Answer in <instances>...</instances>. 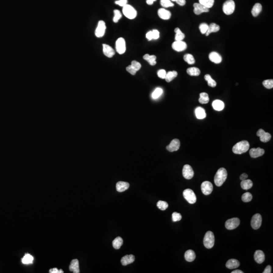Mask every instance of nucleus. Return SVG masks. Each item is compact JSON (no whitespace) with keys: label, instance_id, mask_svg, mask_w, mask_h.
<instances>
[{"label":"nucleus","instance_id":"nucleus-1","mask_svg":"<svg viewBox=\"0 0 273 273\" xmlns=\"http://www.w3.org/2000/svg\"><path fill=\"white\" fill-rule=\"evenodd\" d=\"M227 172L225 168H220L217 171L214 178V182L217 186H221L227 178Z\"/></svg>","mask_w":273,"mask_h":273},{"label":"nucleus","instance_id":"nucleus-2","mask_svg":"<svg viewBox=\"0 0 273 273\" xmlns=\"http://www.w3.org/2000/svg\"><path fill=\"white\" fill-rule=\"evenodd\" d=\"M250 143L248 141H241L233 146V152L236 154H241L248 151L250 148Z\"/></svg>","mask_w":273,"mask_h":273},{"label":"nucleus","instance_id":"nucleus-3","mask_svg":"<svg viewBox=\"0 0 273 273\" xmlns=\"http://www.w3.org/2000/svg\"><path fill=\"white\" fill-rule=\"evenodd\" d=\"M122 13L126 18L134 20L137 16L136 10L130 5L126 4L122 7Z\"/></svg>","mask_w":273,"mask_h":273},{"label":"nucleus","instance_id":"nucleus-4","mask_svg":"<svg viewBox=\"0 0 273 273\" xmlns=\"http://www.w3.org/2000/svg\"><path fill=\"white\" fill-rule=\"evenodd\" d=\"M214 236L212 232L208 231L205 235L204 239V244L206 248L210 249L212 248L214 244Z\"/></svg>","mask_w":273,"mask_h":273},{"label":"nucleus","instance_id":"nucleus-5","mask_svg":"<svg viewBox=\"0 0 273 273\" xmlns=\"http://www.w3.org/2000/svg\"><path fill=\"white\" fill-rule=\"evenodd\" d=\"M235 4L233 0H227L223 5V12L226 15H231L234 12Z\"/></svg>","mask_w":273,"mask_h":273},{"label":"nucleus","instance_id":"nucleus-6","mask_svg":"<svg viewBox=\"0 0 273 273\" xmlns=\"http://www.w3.org/2000/svg\"><path fill=\"white\" fill-rule=\"evenodd\" d=\"M184 198L190 204H194L196 202L197 198L193 190L190 189H187L183 192Z\"/></svg>","mask_w":273,"mask_h":273},{"label":"nucleus","instance_id":"nucleus-7","mask_svg":"<svg viewBox=\"0 0 273 273\" xmlns=\"http://www.w3.org/2000/svg\"><path fill=\"white\" fill-rule=\"evenodd\" d=\"M115 48L116 52L119 54H123L126 51V41L123 37H119L115 43Z\"/></svg>","mask_w":273,"mask_h":273},{"label":"nucleus","instance_id":"nucleus-8","mask_svg":"<svg viewBox=\"0 0 273 273\" xmlns=\"http://www.w3.org/2000/svg\"><path fill=\"white\" fill-rule=\"evenodd\" d=\"M106 29V27L105 23L103 20L99 21L98 25L95 30V36L97 37H103L105 33Z\"/></svg>","mask_w":273,"mask_h":273},{"label":"nucleus","instance_id":"nucleus-9","mask_svg":"<svg viewBox=\"0 0 273 273\" xmlns=\"http://www.w3.org/2000/svg\"><path fill=\"white\" fill-rule=\"evenodd\" d=\"M262 223V217L259 214H257L252 217L251 221V226L254 230H257L261 227Z\"/></svg>","mask_w":273,"mask_h":273},{"label":"nucleus","instance_id":"nucleus-10","mask_svg":"<svg viewBox=\"0 0 273 273\" xmlns=\"http://www.w3.org/2000/svg\"><path fill=\"white\" fill-rule=\"evenodd\" d=\"M240 225V220L237 218H230L225 223V227L228 230H233L237 228Z\"/></svg>","mask_w":273,"mask_h":273},{"label":"nucleus","instance_id":"nucleus-11","mask_svg":"<svg viewBox=\"0 0 273 273\" xmlns=\"http://www.w3.org/2000/svg\"><path fill=\"white\" fill-rule=\"evenodd\" d=\"M194 172L193 168L190 165H184L183 169V177L187 180H190L193 178Z\"/></svg>","mask_w":273,"mask_h":273},{"label":"nucleus","instance_id":"nucleus-12","mask_svg":"<svg viewBox=\"0 0 273 273\" xmlns=\"http://www.w3.org/2000/svg\"><path fill=\"white\" fill-rule=\"evenodd\" d=\"M201 189L202 193L205 195L211 194L213 190V185L209 181H204L201 185Z\"/></svg>","mask_w":273,"mask_h":273},{"label":"nucleus","instance_id":"nucleus-13","mask_svg":"<svg viewBox=\"0 0 273 273\" xmlns=\"http://www.w3.org/2000/svg\"><path fill=\"white\" fill-rule=\"evenodd\" d=\"M172 49L177 52H182L187 49V45L185 42L183 41L174 42L172 44Z\"/></svg>","mask_w":273,"mask_h":273},{"label":"nucleus","instance_id":"nucleus-14","mask_svg":"<svg viewBox=\"0 0 273 273\" xmlns=\"http://www.w3.org/2000/svg\"><path fill=\"white\" fill-rule=\"evenodd\" d=\"M257 135L260 137V140L263 142H269L271 139V135L269 133H267L263 129H260L257 132Z\"/></svg>","mask_w":273,"mask_h":273},{"label":"nucleus","instance_id":"nucleus-15","mask_svg":"<svg viewBox=\"0 0 273 273\" xmlns=\"http://www.w3.org/2000/svg\"><path fill=\"white\" fill-rule=\"evenodd\" d=\"M194 7V13L196 15H200L204 12H209V9L205 7L204 5L201 4L200 3H194L193 4Z\"/></svg>","mask_w":273,"mask_h":273},{"label":"nucleus","instance_id":"nucleus-16","mask_svg":"<svg viewBox=\"0 0 273 273\" xmlns=\"http://www.w3.org/2000/svg\"><path fill=\"white\" fill-rule=\"evenodd\" d=\"M180 140L177 139L172 140L171 143L166 147V149L169 152H174L178 150L180 148Z\"/></svg>","mask_w":273,"mask_h":273},{"label":"nucleus","instance_id":"nucleus-17","mask_svg":"<svg viewBox=\"0 0 273 273\" xmlns=\"http://www.w3.org/2000/svg\"><path fill=\"white\" fill-rule=\"evenodd\" d=\"M103 52L104 55L108 58H112L115 55V51L109 45L103 44Z\"/></svg>","mask_w":273,"mask_h":273},{"label":"nucleus","instance_id":"nucleus-18","mask_svg":"<svg viewBox=\"0 0 273 273\" xmlns=\"http://www.w3.org/2000/svg\"><path fill=\"white\" fill-rule=\"evenodd\" d=\"M264 150L261 148H252L250 150V154L252 158H257L264 154Z\"/></svg>","mask_w":273,"mask_h":273},{"label":"nucleus","instance_id":"nucleus-19","mask_svg":"<svg viewBox=\"0 0 273 273\" xmlns=\"http://www.w3.org/2000/svg\"><path fill=\"white\" fill-rule=\"evenodd\" d=\"M158 15L162 20H168L171 18L172 14L169 11L165 8H160L158 10Z\"/></svg>","mask_w":273,"mask_h":273},{"label":"nucleus","instance_id":"nucleus-20","mask_svg":"<svg viewBox=\"0 0 273 273\" xmlns=\"http://www.w3.org/2000/svg\"><path fill=\"white\" fill-rule=\"evenodd\" d=\"M254 258L255 261L258 264H261L264 261L265 255L263 251L257 250L255 251L254 254Z\"/></svg>","mask_w":273,"mask_h":273},{"label":"nucleus","instance_id":"nucleus-21","mask_svg":"<svg viewBox=\"0 0 273 273\" xmlns=\"http://www.w3.org/2000/svg\"><path fill=\"white\" fill-rule=\"evenodd\" d=\"M209 59L212 62L218 64L222 61L221 56L217 52H212L209 54Z\"/></svg>","mask_w":273,"mask_h":273},{"label":"nucleus","instance_id":"nucleus-22","mask_svg":"<svg viewBox=\"0 0 273 273\" xmlns=\"http://www.w3.org/2000/svg\"><path fill=\"white\" fill-rule=\"evenodd\" d=\"M129 187V183L126 182L119 181L116 185V190L119 192H122L127 190Z\"/></svg>","mask_w":273,"mask_h":273},{"label":"nucleus","instance_id":"nucleus-23","mask_svg":"<svg viewBox=\"0 0 273 273\" xmlns=\"http://www.w3.org/2000/svg\"><path fill=\"white\" fill-rule=\"evenodd\" d=\"M135 257L132 254L126 255L122 257L121 260V263L123 266H127L128 264H131L135 261Z\"/></svg>","mask_w":273,"mask_h":273},{"label":"nucleus","instance_id":"nucleus-24","mask_svg":"<svg viewBox=\"0 0 273 273\" xmlns=\"http://www.w3.org/2000/svg\"><path fill=\"white\" fill-rule=\"evenodd\" d=\"M69 270L74 273H79L80 271V268H79V261L77 259L73 260L70 263V264Z\"/></svg>","mask_w":273,"mask_h":273},{"label":"nucleus","instance_id":"nucleus-25","mask_svg":"<svg viewBox=\"0 0 273 273\" xmlns=\"http://www.w3.org/2000/svg\"><path fill=\"white\" fill-rule=\"evenodd\" d=\"M240 263L236 259H230L226 263V267L229 269H234L239 267Z\"/></svg>","mask_w":273,"mask_h":273},{"label":"nucleus","instance_id":"nucleus-26","mask_svg":"<svg viewBox=\"0 0 273 273\" xmlns=\"http://www.w3.org/2000/svg\"><path fill=\"white\" fill-rule=\"evenodd\" d=\"M212 107L217 111H222L224 108V103L220 100H216L212 102Z\"/></svg>","mask_w":273,"mask_h":273},{"label":"nucleus","instance_id":"nucleus-27","mask_svg":"<svg viewBox=\"0 0 273 273\" xmlns=\"http://www.w3.org/2000/svg\"><path fill=\"white\" fill-rule=\"evenodd\" d=\"M220 30V26L217 25V24L214 23H212L210 25H208V28L207 31L205 34L206 36H208L210 34L212 33H216L219 31Z\"/></svg>","mask_w":273,"mask_h":273},{"label":"nucleus","instance_id":"nucleus-28","mask_svg":"<svg viewBox=\"0 0 273 273\" xmlns=\"http://www.w3.org/2000/svg\"><path fill=\"white\" fill-rule=\"evenodd\" d=\"M185 260L188 262H192L194 261L196 258V255L194 251L192 250H188L186 251L185 254Z\"/></svg>","mask_w":273,"mask_h":273},{"label":"nucleus","instance_id":"nucleus-29","mask_svg":"<svg viewBox=\"0 0 273 273\" xmlns=\"http://www.w3.org/2000/svg\"><path fill=\"white\" fill-rule=\"evenodd\" d=\"M195 115L198 119H202L206 117V114L205 111L203 108L201 107H198L196 108L195 111Z\"/></svg>","mask_w":273,"mask_h":273},{"label":"nucleus","instance_id":"nucleus-30","mask_svg":"<svg viewBox=\"0 0 273 273\" xmlns=\"http://www.w3.org/2000/svg\"><path fill=\"white\" fill-rule=\"evenodd\" d=\"M143 59L146 60L151 66H154L156 64V56L155 55H150L148 54H146L144 55Z\"/></svg>","mask_w":273,"mask_h":273},{"label":"nucleus","instance_id":"nucleus-31","mask_svg":"<svg viewBox=\"0 0 273 273\" xmlns=\"http://www.w3.org/2000/svg\"><path fill=\"white\" fill-rule=\"evenodd\" d=\"M261 10H262L261 5L260 3H257L254 5V7L252 8V11H251V13H252L253 16L257 17L259 15V14L261 13Z\"/></svg>","mask_w":273,"mask_h":273},{"label":"nucleus","instance_id":"nucleus-32","mask_svg":"<svg viewBox=\"0 0 273 273\" xmlns=\"http://www.w3.org/2000/svg\"><path fill=\"white\" fill-rule=\"evenodd\" d=\"M253 186L252 181L248 179L242 181L241 183V187L243 190H247L251 188Z\"/></svg>","mask_w":273,"mask_h":273},{"label":"nucleus","instance_id":"nucleus-33","mask_svg":"<svg viewBox=\"0 0 273 273\" xmlns=\"http://www.w3.org/2000/svg\"><path fill=\"white\" fill-rule=\"evenodd\" d=\"M187 73L191 76H198L200 74V70L197 67H190L187 69Z\"/></svg>","mask_w":273,"mask_h":273},{"label":"nucleus","instance_id":"nucleus-34","mask_svg":"<svg viewBox=\"0 0 273 273\" xmlns=\"http://www.w3.org/2000/svg\"><path fill=\"white\" fill-rule=\"evenodd\" d=\"M123 244V240L120 237H117L114 239L112 242L113 247L116 250H119Z\"/></svg>","mask_w":273,"mask_h":273},{"label":"nucleus","instance_id":"nucleus-35","mask_svg":"<svg viewBox=\"0 0 273 273\" xmlns=\"http://www.w3.org/2000/svg\"><path fill=\"white\" fill-rule=\"evenodd\" d=\"M178 76V73L176 71H169L166 73V76H165V80L168 83L172 81L175 78L177 77Z\"/></svg>","mask_w":273,"mask_h":273},{"label":"nucleus","instance_id":"nucleus-36","mask_svg":"<svg viewBox=\"0 0 273 273\" xmlns=\"http://www.w3.org/2000/svg\"><path fill=\"white\" fill-rule=\"evenodd\" d=\"M175 32L176 33L175 40L176 41H183L185 37V35L182 32L180 28L178 27L175 28Z\"/></svg>","mask_w":273,"mask_h":273},{"label":"nucleus","instance_id":"nucleus-37","mask_svg":"<svg viewBox=\"0 0 273 273\" xmlns=\"http://www.w3.org/2000/svg\"><path fill=\"white\" fill-rule=\"evenodd\" d=\"M21 261L23 264H30L34 261V257L30 254H25L23 257L22 258Z\"/></svg>","mask_w":273,"mask_h":273},{"label":"nucleus","instance_id":"nucleus-38","mask_svg":"<svg viewBox=\"0 0 273 273\" xmlns=\"http://www.w3.org/2000/svg\"><path fill=\"white\" fill-rule=\"evenodd\" d=\"M209 101V97L208 94L206 93H201L200 94V98L199 99V102L201 104H207Z\"/></svg>","mask_w":273,"mask_h":273},{"label":"nucleus","instance_id":"nucleus-39","mask_svg":"<svg viewBox=\"0 0 273 273\" xmlns=\"http://www.w3.org/2000/svg\"><path fill=\"white\" fill-rule=\"evenodd\" d=\"M204 79L208 83V85L209 86L212 87V88H214L217 86V83L215 80L212 79V77H211V76L209 74H206L204 76Z\"/></svg>","mask_w":273,"mask_h":273},{"label":"nucleus","instance_id":"nucleus-40","mask_svg":"<svg viewBox=\"0 0 273 273\" xmlns=\"http://www.w3.org/2000/svg\"><path fill=\"white\" fill-rule=\"evenodd\" d=\"M184 61L186 62L188 64L192 65L194 64L195 62L194 58L193 56V55L190 54H187L184 55Z\"/></svg>","mask_w":273,"mask_h":273},{"label":"nucleus","instance_id":"nucleus-41","mask_svg":"<svg viewBox=\"0 0 273 273\" xmlns=\"http://www.w3.org/2000/svg\"><path fill=\"white\" fill-rule=\"evenodd\" d=\"M199 2L200 4L209 9L214 5V0H199Z\"/></svg>","mask_w":273,"mask_h":273},{"label":"nucleus","instance_id":"nucleus-42","mask_svg":"<svg viewBox=\"0 0 273 273\" xmlns=\"http://www.w3.org/2000/svg\"><path fill=\"white\" fill-rule=\"evenodd\" d=\"M163 93V90L161 88H157L152 94V98L153 99H157Z\"/></svg>","mask_w":273,"mask_h":273},{"label":"nucleus","instance_id":"nucleus-43","mask_svg":"<svg viewBox=\"0 0 273 273\" xmlns=\"http://www.w3.org/2000/svg\"><path fill=\"white\" fill-rule=\"evenodd\" d=\"M157 206H158V208L159 209H160V210H161V211H165V209L168 208V203L165 202V201L160 200L158 202V204H157Z\"/></svg>","mask_w":273,"mask_h":273},{"label":"nucleus","instance_id":"nucleus-44","mask_svg":"<svg viewBox=\"0 0 273 273\" xmlns=\"http://www.w3.org/2000/svg\"><path fill=\"white\" fill-rule=\"evenodd\" d=\"M252 199V195L250 192L244 193L242 196V200L244 202H248Z\"/></svg>","mask_w":273,"mask_h":273},{"label":"nucleus","instance_id":"nucleus-45","mask_svg":"<svg viewBox=\"0 0 273 273\" xmlns=\"http://www.w3.org/2000/svg\"><path fill=\"white\" fill-rule=\"evenodd\" d=\"M160 4L164 8L171 7L174 6L171 0H160Z\"/></svg>","mask_w":273,"mask_h":273},{"label":"nucleus","instance_id":"nucleus-46","mask_svg":"<svg viewBox=\"0 0 273 273\" xmlns=\"http://www.w3.org/2000/svg\"><path fill=\"white\" fill-rule=\"evenodd\" d=\"M113 21L114 23H118L119 20L122 18V14L119 10H114Z\"/></svg>","mask_w":273,"mask_h":273},{"label":"nucleus","instance_id":"nucleus-47","mask_svg":"<svg viewBox=\"0 0 273 273\" xmlns=\"http://www.w3.org/2000/svg\"><path fill=\"white\" fill-rule=\"evenodd\" d=\"M263 85L267 89H272L273 87V80H264L263 82Z\"/></svg>","mask_w":273,"mask_h":273},{"label":"nucleus","instance_id":"nucleus-48","mask_svg":"<svg viewBox=\"0 0 273 273\" xmlns=\"http://www.w3.org/2000/svg\"><path fill=\"white\" fill-rule=\"evenodd\" d=\"M199 30H200V32L202 34H205L206 32L207 31L208 28V25L207 24L205 23H202L199 25Z\"/></svg>","mask_w":273,"mask_h":273},{"label":"nucleus","instance_id":"nucleus-49","mask_svg":"<svg viewBox=\"0 0 273 273\" xmlns=\"http://www.w3.org/2000/svg\"><path fill=\"white\" fill-rule=\"evenodd\" d=\"M172 221L175 222L180 221L182 219V215L178 212H174L172 214Z\"/></svg>","mask_w":273,"mask_h":273},{"label":"nucleus","instance_id":"nucleus-50","mask_svg":"<svg viewBox=\"0 0 273 273\" xmlns=\"http://www.w3.org/2000/svg\"><path fill=\"white\" fill-rule=\"evenodd\" d=\"M131 65L135 69L136 71H138L141 69V64L139 62L136 61V60L132 61Z\"/></svg>","mask_w":273,"mask_h":273},{"label":"nucleus","instance_id":"nucleus-51","mask_svg":"<svg viewBox=\"0 0 273 273\" xmlns=\"http://www.w3.org/2000/svg\"><path fill=\"white\" fill-rule=\"evenodd\" d=\"M166 72L165 69H160L158 71V76L162 79H165L166 76Z\"/></svg>","mask_w":273,"mask_h":273},{"label":"nucleus","instance_id":"nucleus-52","mask_svg":"<svg viewBox=\"0 0 273 273\" xmlns=\"http://www.w3.org/2000/svg\"><path fill=\"white\" fill-rule=\"evenodd\" d=\"M126 71H128V73H131L133 76L135 75V74L136 73V70L135 69L134 67H133L132 66H131V65L127 66L126 68Z\"/></svg>","mask_w":273,"mask_h":273},{"label":"nucleus","instance_id":"nucleus-53","mask_svg":"<svg viewBox=\"0 0 273 273\" xmlns=\"http://www.w3.org/2000/svg\"><path fill=\"white\" fill-rule=\"evenodd\" d=\"M127 3H128V0H118V1L115 2V4L118 5L119 6L122 7L125 5H126L127 4Z\"/></svg>","mask_w":273,"mask_h":273},{"label":"nucleus","instance_id":"nucleus-54","mask_svg":"<svg viewBox=\"0 0 273 273\" xmlns=\"http://www.w3.org/2000/svg\"><path fill=\"white\" fill-rule=\"evenodd\" d=\"M152 36H153V39L154 40H157L159 37V32L158 31V30H152Z\"/></svg>","mask_w":273,"mask_h":273},{"label":"nucleus","instance_id":"nucleus-55","mask_svg":"<svg viewBox=\"0 0 273 273\" xmlns=\"http://www.w3.org/2000/svg\"><path fill=\"white\" fill-rule=\"evenodd\" d=\"M146 37L148 41H151L153 40V36H152V31H149L146 34Z\"/></svg>","mask_w":273,"mask_h":273},{"label":"nucleus","instance_id":"nucleus-56","mask_svg":"<svg viewBox=\"0 0 273 273\" xmlns=\"http://www.w3.org/2000/svg\"><path fill=\"white\" fill-rule=\"evenodd\" d=\"M49 272L51 273H62L64 272L62 270H59L57 268H53V269H50L49 271Z\"/></svg>","mask_w":273,"mask_h":273},{"label":"nucleus","instance_id":"nucleus-57","mask_svg":"<svg viewBox=\"0 0 273 273\" xmlns=\"http://www.w3.org/2000/svg\"><path fill=\"white\" fill-rule=\"evenodd\" d=\"M271 270H272L271 266L269 265V266H267V267L264 269V271L263 272V273H271Z\"/></svg>","mask_w":273,"mask_h":273},{"label":"nucleus","instance_id":"nucleus-58","mask_svg":"<svg viewBox=\"0 0 273 273\" xmlns=\"http://www.w3.org/2000/svg\"><path fill=\"white\" fill-rule=\"evenodd\" d=\"M176 2L180 6H184L186 4L185 0H176Z\"/></svg>","mask_w":273,"mask_h":273},{"label":"nucleus","instance_id":"nucleus-59","mask_svg":"<svg viewBox=\"0 0 273 273\" xmlns=\"http://www.w3.org/2000/svg\"><path fill=\"white\" fill-rule=\"evenodd\" d=\"M247 178H248V175H247L246 174L244 173V174H242V175L240 176V179L241 181H243V180H246V179H247Z\"/></svg>","mask_w":273,"mask_h":273},{"label":"nucleus","instance_id":"nucleus-60","mask_svg":"<svg viewBox=\"0 0 273 273\" xmlns=\"http://www.w3.org/2000/svg\"><path fill=\"white\" fill-rule=\"evenodd\" d=\"M156 1V0H146V3L149 5H151Z\"/></svg>","mask_w":273,"mask_h":273},{"label":"nucleus","instance_id":"nucleus-61","mask_svg":"<svg viewBox=\"0 0 273 273\" xmlns=\"http://www.w3.org/2000/svg\"><path fill=\"white\" fill-rule=\"evenodd\" d=\"M232 273H243V272L242 271L239 270H236L234 271L231 272Z\"/></svg>","mask_w":273,"mask_h":273},{"label":"nucleus","instance_id":"nucleus-62","mask_svg":"<svg viewBox=\"0 0 273 273\" xmlns=\"http://www.w3.org/2000/svg\"><path fill=\"white\" fill-rule=\"evenodd\" d=\"M171 1L172 2H176V0H171Z\"/></svg>","mask_w":273,"mask_h":273}]
</instances>
